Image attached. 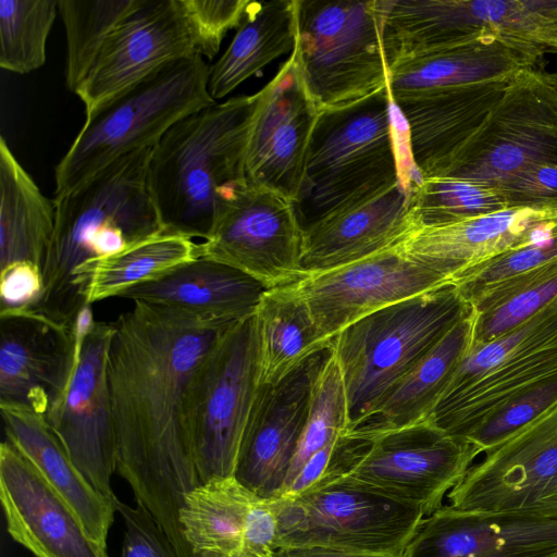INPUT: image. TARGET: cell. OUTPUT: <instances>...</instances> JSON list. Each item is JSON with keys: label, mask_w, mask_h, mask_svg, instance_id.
Segmentation results:
<instances>
[{"label": "cell", "mask_w": 557, "mask_h": 557, "mask_svg": "<svg viewBox=\"0 0 557 557\" xmlns=\"http://www.w3.org/2000/svg\"><path fill=\"white\" fill-rule=\"evenodd\" d=\"M233 323L141 301L112 322L107 376L116 471L180 557H194L180 511L201 484L185 424L186 392L199 360Z\"/></svg>", "instance_id": "obj_1"}, {"label": "cell", "mask_w": 557, "mask_h": 557, "mask_svg": "<svg viewBox=\"0 0 557 557\" xmlns=\"http://www.w3.org/2000/svg\"><path fill=\"white\" fill-rule=\"evenodd\" d=\"M152 148L123 156L55 203V225L42 269L44 289L28 312L74 331L90 304L78 283L86 263L165 232L148 180Z\"/></svg>", "instance_id": "obj_2"}, {"label": "cell", "mask_w": 557, "mask_h": 557, "mask_svg": "<svg viewBox=\"0 0 557 557\" xmlns=\"http://www.w3.org/2000/svg\"><path fill=\"white\" fill-rule=\"evenodd\" d=\"M259 94L237 96L175 123L152 147L148 180L165 232L207 239L223 201L246 181Z\"/></svg>", "instance_id": "obj_3"}, {"label": "cell", "mask_w": 557, "mask_h": 557, "mask_svg": "<svg viewBox=\"0 0 557 557\" xmlns=\"http://www.w3.org/2000/svg\"><path fill=\"white\" fill-rule=\"evenodd\" d=\"M398 115L388 87L320 111L295 201L304 227L399 178L421 180L404 165Z\"/></svg>", "instance_id": "obj_4"}, {"label": "cell", "mask_w": 557, "mask_h": 557, "mask_svg": "<svg viewBox=\"0 0 557 557\" xmlns=\"http://www.w3.org/2000/svg\"><path fill=\"white\" fill-rule=\"evenodd\" d=\"M472 308L453 284L374 311L332 338L351 432Z\"/></svg>", "instance_id": "obj_5"}, {"label": "cell", "mask_w": 557, "mask_h": 557, "mask_svg": "<svg viewBox=\"0 0 557 557\" xmlns=\"http://www.w3.org/2000/svg\"><path fill=\"white\" fill-rule=\"evenodd\" d=\"M210 66L198 54L170 63L86 120L54 169L60 199L116 159L152 148L183 117L214 104Z\"/></svg>", "instance_id": "obj_6"}, {"label": "cell", "mask_w": 557, "mask_h": 557, "mask_svg": "<svg viewBox=\"0 0 557 557\" xmlns=\"http://www.w3.org/2000/svg\"><path fill=\"white\" fill-rule=\"evenodd\" d=\"M260 384V334L253 313L215 339L188 383L185 424L201 483L233 478Z\"/></svg>", "instance_id": "obj_7"}, {"label": "cell", "mask_w": 557, "mask_h": 557, "mask_svg": "<svg viewBox=\"0 0 557 557\" xmlns=\"http://www.w3.org/2000/svg\"><path fill=\"white\" fill-rule=\"evenodd\" d=\"M296 8L293 52L320 111L388 87L377 0H296Z\"/></svg>", "instance_id": "obj_8"}, {"label": "cell", "mask_w": 557, "mask_h": 557, "mask_svg": "<svg viewBox=\"0 0 557 557\" xmlns=\"http://www.w3.org/2000/svg\"><path fill=\"white\" fill-rule=\"evenodd\" d=\"M277 550L326 547L403 557L425 515L349 478L273 499Z\"/></svg>", "instance_id": "obj_9"}, {"label": "cell", "mask_w": 557, "mask_h": 557, "mask_svg": "<svg viewBox=\"0 0 557 557\" xmlns=\"http://www.w3.org/2000/svg\"><path fill=\"white\" fill-rule=\"evenodd\" d=\"M556 372L557 301L493 341L471 344L429 418L466 438L507 399Z\"/></svg>", "instance_id": "obj_10"}, {"label": "cell", "mask_w": 557, "mask_h": 557, "mask_svg": "<svg viewBox=\"0 0 557 557\" xmlns=\"http://www.w3.org/2000/svg\"><path fill=\"white\" fill-rule=\"evenodd\" d=\"M557 163V73L520 72L484 123L437 176L499 188L519 172Z\"/></svg>", "instance_id": "obj_11"}, {"label": "cell", "mask_w": 557, "mask_h": 557, "mask_svg": "<svg viewBox=\"0 0 557 557\" xmlns=\"http://www.w3.org/2000/svg\"><path fill=\"white\" fill-rule=\"evenodd\" d=\"M304 226L288 197L247 180L223 201L198 257L235 268L268 288L294 284L301 268Z\"/></svg>", "instance_id": "obj_12"}, {"label": "cell", "mask_w": 557, "mask_h": 557, "mask_svg": "<svg viewBox=\"0 0 557 557\" xmlns=\"http://www.w3.org/2000/svg\"><path fill=\"white\" fill-rule=\"evenodd\" d=\"M370 446L344 478L419 507L425 517L441 507L480 453L430 418L367 438Z\"/></svg>", "instance_id": "obj_13"}, {"label": "cell", "mask_w": 557, "mask_h": 557, "mask_svg": "<svg viewBox=\"0 0 557 557\" xmlns=\"http://www.w3.org/2000/svg\"><path fill=\"white\" fill-rule=\"evenodd\" d=\"M447 498L457 510L557 516V406L485 453Z\"/></svg>", "instance_id": "obj_14"}, {"label": "cell", "mask_w": 557, "mask_h": 557, "mask_svg": "<svg viewBox=\"0 0 557 557\" xmlns=\"http://www.w3.org/2000/svg\"><path fill=\"white\" fill-rule=\"evenodd\" d=\"M332 348L314 352L275 383H261L237 455L233 478L260 499L284 494L315 383Z\"/></svg>", "instance_id": "obj_15"}, {"label": "cell", "mask_w": 557, "mask_h": 557, "mask_svg": "<svg viewBox=\"0 0 557 557\" xmlns=\"http://www.w3.org/2000/svg\"><path fill=\"white\" fill-rule=\"evenodd\" d=\"M94 323L89 311L74 331L28 311L0 314V406L47 418L67 391L83 336Z\"/></svg>", "instance_id": "obj_16"}, {"label": "cell", "mask_w": 557, "mask_h": 557, "mask_svg": "<svg viewBox=\"0 0 557 557\" xmlns=\"http://www.w3.org/2000/svg\"><path fill=\"white\" fill-rule=\"evenodd\" d=\"M112 335V322L95 321L86 331L67 391L46 420L86 480L114 506L116 443L107 376Z\"/></svg>", "instance_id": "obj_17"}, {"label": "cell", "mask_w": 557, "mask_h": 557, "mask_svg": "<svg viewBox=\"0 0 557 557\" xmlns=\"http://www.w3.org/2000/svg\"><path fill=\"white\" fill-rule=\"evenodd\" d=\"M195 53L178 0H141L108 37L74 94L88 116L170 63Z\"/></svg>", "instance_id": "obj_18"}, {"label": "cell", "mask_w": 557, "mask_h": 557, "mask_svg": "<svg viewBox=\"0 0 557 557\" xmlns=\"http://www.w3.org/2000/svg\"><path fill=\"white\" fill-rule=\"evenodd\" d=\"M447 284L444 275L396 246L336 269L307 274L296 283L327 338L374 311Z\"/></svg>", "instance_id": "obj_19"}, {"label": "cell", "mask_w": 557, "mask_h": 557, "mask_svg": "<svg viewBox=\"0 0 557 557\" xmlns=\"http://www.w3.org/2000/svg\"><path fill=\"white\" fill-rule=\"evenodd\" d=\"M258 94L245 158L246 180L295 202L320 109L294 52Z\"/></svg>", "instance_id": "obj_20"}, {"label": "cell", "mask_w": 557, "mask_h": 557, "mask_svg": "<svg viewBox=\"0 0 557 557\" xmlns=\"http://www.w3.org/2000/svg\"><path fill=\"white\" fill-rule=\"evenodd\" d=\"M0 498L9 534L36 557H109L69 503L9 440L0 446Z\"/></svg>", "instance_id": "obj_21"}, {"label": "cell", "mask_w": 557, "mask_h": 557, "mask_svg": "<svg viewBox=\"0 0 557 557\" xmlns=\"http://www.w3.org/2000/svg\"><path fill=\"white\" fill-rule=\"evenodd\" d=\"M417 183L399 178L306 225L305 274L336 269L398 245L419 226L413 213Z\"/></svg>", "instance_id": "obj_22"}, {"label": "cell", "mask_w": 557, "mask_h": 557, "mask_svg": "<svg viewBox=\"0 0 557 557\" xmlns=\"http://www.w3.org/2000/svg\"><path fill=\"white\" fill-rule=\"evenodd\" d=\"M403 557H557V516L443 506L424 517Z\"/></svg>", "instance_id": "obj_23"}, {"label": "cell", "mask_w": 557, "mask_h": 557, "mask_svg": "<svg viewBox=\"0 0 557 557\" xmlns=\"http://www.w3.org/2000/svg\"><path fill=\"white\" fill-rule=\"evenodd\" d=\"M557 230V206L516 207L442 226H418L396 247L451 284L470 269Z\"/></svg>", "instance_id": "obj_24"}, {"label": "cell", "mask_w": 557, "mask_h": 557, "mask_svg": "<svg viewBox=\"0 0 557 557\" xmlns=\"http://www.w3.org/2000/svg\"><path fill=\"white\" fill-rule=\"evenodd\" d=\"M510 81L392 98L406 126L411 162L422 178L437 176L445 170L484 123Z\"/></svg>", "instance_id": "obj_25"}, {"label": "cell", "mask_w": 557, "mask_h": 557, "mask_svg": "<svg viewBox=\"0 0 557 557\" xmlns=\"http://www.w3.org/2000/svg\"><path fill=\"white\" fill-rule=\"evenodd\" d=\"M546 50L495 34L400 61L388 69L392 98L462 85L510 81L537 66Z\"/></svg>", "instance_id": "obj_26"}, {"label": "cell", "mask_w": 557, "mask_h": 557, "mask_svg": "<svg viewBox=\"0 0 557 557\" xmlns=\"http://www.w3.org/2000/svg\"><path fill=\"white\" fill-rule=\"evenodd\" d=\"M269 288L227 264L197 257L120 297L188 312L211 321L233 323L256 312Z\"/></svg>", "instance_id": "obj_27"}, {"label": "cell", "mask_w": 557, "mask_h": 557, "mask_svg": "<svg viewBox=\"0 0 557 557\" xmlns=\"http://www.w3.org/2000/svg\"><path fill=\"white\" fill-rule=\"evenodd\" d=\"M7 440L36 467L75 510L86 530L107 547L115 507L86 480L45 417L30 410L0 406Z\"/></svg>", "instance_id": "obj_28"}, {"label": "cell", "mask_w": 557, "mask_h": 557, "mask_svg": "<svg viewBox=\"0 0 557 557\" xmlns=\"http://www.w3.org/2000/svg\"><path fill=\"white\" fill-rule=\"evenodd\" d=\"M473 323L472 309L396 384L375 413L348 433L369 438L428 419L471 346Z\"/></svg>", "instance_id": "obj_29"}, {"label": "cell", "mask_w": 557, "mask_h": 557, "mask_svg": "<svg viewBox=\"0 0 557 557\" xmlns=\"http://www.w3.org/2000/svg\"><path fill=\"white\" fill-rule=\"evenodd\" d=\"M55 225L47 198L0 138V268L28 262L44 269Z\"/></svg>", "instance_id": "obj_30"}, {"label": "cell", "mask_w": 557, "mask_h": 557, "mask_svg": "<svg viewBox=\"0 0 557 557\" xmlns=\"http://www.w3.org/2000/svg\"><path fill=\"white\" fill-rule=\"evenodd\" d=\"M296 37V0L250 1L230 46L210 66V96L215 101L224 98L265 65L293 52Z\"/></svg>", "instance_id": "obj_31"}, {"label": "cell", "mask_w": 557, "mask_h": 557, "mask_svg": "<svg viewBox=\"0 0 557 557\" xmlns=\"http://www.w3.org/2000/svg\"><path fill=\"white\" fill-rule=\"evenodd\" d=\"M296 283L269 288L256 309L261 383L280 381L305 359L332 346V338L318 327Z\"/></svg>", "instance_id": "obj_32"}, {"label": "cell", "mask_w": 557, "mask_h": 557, "mask_svg": "<svg viewBox=\"0 0 557 557\" xmlns=\"http://www.w3.org/2000/svg\"><path fill=\"white\" fill-rule=\"evenodd\" d=\"M256 498L234 478L214 479L189 492L180 523L194 557H242L246 518Z\"/></svg>", "instance_id": "obj_33"}, {"label": "cell", "mask_w": 557, "mask_h": 557, "mask_svg": "<svg viewBox=\"0 0 557 557\" xmlns=\"http://www.w3.org/2000/svg\"><path fill=\"white\" fill-rule=\"evenodd\" d=\"M197 257L198 244L191 238L163 233L122 252L86 263L78 272V283L91 305L120 297L126 289Z\"/></svg>", "instance_id": "obj_34"}, {"label": "cell", "mask_w": 557, "mask_h": 557, "mask_svg": "<svg viewBox=\"0 0 557 557\" xmlns=\"http://www.w3.org/2000/svg\"><path fill=\"white\" fill-rule=\"evenodd\" d=\"M141 0H58L66 38L65 85L75 92L106 40Z\"/></svg>", "instance_id": "obj_35"}, {"label": "cell", "mask_w": 557, "mask_h": 557, "mask_svg": "<svg viewBox=\"0 0 557 557\" xmlns=\"http://www.w3.org/2000/svg\"><path fill=\"white\" fill-rule=\"evenodd\" d=\"M557 301V262L481 300L472 309V345L485 344L528 322Z\"/></svg>", "instance_id": "obj_36"}, {"label": "cell", "mask_w": 557, "mask_h": 557, "mask_svg": "<svg viewBox=\"0 0 557 557\" xmlns=\"http://www.w3.org/2000/svg\"><path fill=\"white\" fill-rule=\"evenodd\" d=\"M506 208L497 188L468 178L423 177L413 189V213L419 226L454 224Z\"/></svg>", "instance_id": "obj_37"}, {"label": "cell", "mask_w": 557, "mask_h": 557, "mask_svg": "<svg viewBox=\"0 0 557 557\" xmlns=\"http://www.w3.org/2000/svg\"><path fill=\"white\" fill-rule=\"evenodd\" d=\"M57 13L58 0H1V69L27 74L41 67Z\"/></svg>", "instance_id": "obj_38"}, {"label": "cell", "mask_w": 557, "mask_h": 557, "mask_svg": "<svg viewBox=\"0 0 557 557\" xmlns=\"http://www.w3.org/2000/svg\"><path fill=\"white\" fill-rule=\"evenodd\" d=\"M557 262V230L507 250L458 276L451 284L473 308L490 295Z\"/></svg>", "instance_id": "obj_39"}, {"label": "cell", "mask_w": 557, "mask_h": 557, "mask_svg": "<svg viewBox=\"0 0 557 557\" xmlns=\"http://www.w3.org/2000/svg\"><path fill=\"white\" fill-rule=\"evenodd\" d=\"M348 429L345 386L332 354L315 383L309 414L290 465L284 494L311 456L333 440L348 433Z\"/></svg>", "instance_id": "obj_40"}, {"label": "cell", "mask_w": 557, "mask_h": 557, "mask_svg": "<svg viewBox=\"0 0 557 557\" xmlns=\"http://www.w3.org/2000/svg\"><path fill=\"white\" fill-rule=\"evenodd\" d=\"M557 406V372L527 386L493 410L467 437L480 454L510 436Z\"/></svg>", "instance_id": "obj_41"}, {"label": "cell", "mask_w": 557, "mask_h": 557, "mask_svg": "<svg viewBox=\"0 0 557 557\" xmlns=\"http://www.w3.org/2000/svg\"><path fill=\"white\" fill-rule=\"evenodd\" d=\"M191 33L195 49L212 60L228 30L238 28L249 0H178Z\"/></svg>", "instance_id": "obj_42"}, {"label": "cell", "mask_w": 557, "mask_h": 557, "mask_svg": "<svg viewBox=\"0 0 557 557\" xmlns=\"http://www.w3.org/2000/svg\"><path fill=\"white\" fill-rule=\"evenodd\" d=\"M114 506L125 522L121 557H180L169 536L143 504L129 507L117 498Z\"/></svg>", "instance_id": "obj_43"}, {"label": "cell", "mask_w": 557, "mask_h": 557, "mask_svg": "<svg viewBox=\"0 0 557 557\" xmlns=\"http://www.w3.org/2000/svg\"><path fill=\"white\" fill-rule=\"evenodd\" d=\"M507 208L557 206V163L528 168L498 188Z\"/></svg>", "instance_id": "obj_44"}, {"label": "cell", "mask_w": 557, "mask_h": 557, "mask_svg": "<svg viewBox=\"0 0 557 557\" xmlns=\"http://www.w3.org/2000/svg\"><path fill=\"white\" fill-rule=\"evenodd\" d=\"M44 289L42 271L28 262L4 267L0 272V314L29 310Z\"/></svg>", "instance_id": "obj_45"}, {"label": "cell", "mask_w": 557, "mask_h": 557, "mask_svg": "<svg viewBox=\"0 0 557 557\" xmlns=\"http://www.w3.org/2000/svg\"><path fill=\"white\" fill-rule=\"evenodd\" d=\"M278 543V520L273 499L256 498L248 511L242 557H274Z\"/></svg>", "instance_id": "obj_46"}, {"label": "cell", "mask_w": 557, "mask_h": 557, "mask_svg": "<svg viewBox=\"0 0 557 557\" xmlns=\"http://www.w3.org/2000/svg\"><path fill=\"white\" fill-rule=\"evenodd\" d=\"M275 557H395L380 554L356 553L326 547H293L282 548Z\"/></svg>", "instance_id": "obj_47"}, {"label": "cell", "mask_w": 557, "mask_h": 557, "mask_svg": "<svg viewBox=\"0 0 557 557\" xmlns=\"http://www.w3.org/2000/svg\"><path fill=\"white\" fill-rule=\"evenodd\" d=\"M275 557V556H274Z\"/></svg>", "instance_id": "obj_48"}]
</instances>
